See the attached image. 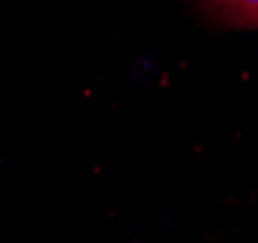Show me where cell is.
Segmentation results:
<instances>
[{
	"mask_svg": "<svg viewBox=\"0 0 258 243\" xmlns=\"http://www.w3.org/2000/svg\"><path fill=\"white\" fill-rule=\"evenodd\" d=\"M212 2L231 21L258 27V0H212Z\"/></svg>",
	"mask_w": 258,
	"mask_h": 243,
	"instance_id": "obj_1",
	"label": "cell"
}]
</instances>
